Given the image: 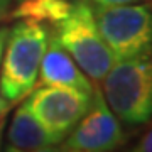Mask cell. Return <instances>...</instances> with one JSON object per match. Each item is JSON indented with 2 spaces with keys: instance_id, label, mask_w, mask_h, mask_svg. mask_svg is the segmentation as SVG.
I'll list each match as a JSON object with an SVG mask.
<instances>
[{
  "instance_id": "1",
  "label": "cell",
  "mask_w": 152,
  "mask_h": 152,
  "mask_svg": "<svg viewBox=\"0 0 152 152\" xmlns=\"http://www.w3.org/2000/svg\"><path fill=\"white\" fill-rule=\"evenodd\" d=\"M48 42V29L39 22L20 20L9 31L0 61V96L10 107L36 88Z\"/></svg>"
},
{
  "instance_id": "2",
  "label": "cell",
  "mask_w": 152,
  "mask_h": 152,
  "mask_svg": "<svg viewBox=\"0 0 152 152\" xmlns=\"http://www.w3.org/2000/svg\"><path fill=\"white\" fill-rule=\"evenodd\" d=\"M53 37L93 81H103L115 63L113 54L100 36L90 0H73L69 14L54 24Z\"/></svg>"
},
{
  "instance_id": "3",
  "label": "cell",
  "mask_w": 152,
  "mask_h": 152,
  "mask_svg": "<svg viewBox=\"0 0 152 152\" xmlns=\"http://www.w3.org/2000/svg\"><path fill=\"white\" fill-rule=\"evenodd\" d=\"M103 95L117 118L142 125L152 113V66L149 56L115 61L103 78Z\"/></svg>"
},
{
  "instance_id": "4",
  "label": "cell",
  "mask_w": 152,
  "mask_h": 152,
  "mask_svg": "<svg viewBox=\"0 0 152 152\" xmlns=\"http://www.w3.org/2000/svg\"><path fill=\"white\" fill-rule=\"evenodd\" d=\"M93 17L98 32L115 61L149 56L152 42V15L149 5H93Z\"/></svg>"
},
{
  "instance_id": "5",
  "label": "cell",
  "mask_w": 152,
  "mask_h": 152,
  "mask_svg": "<svg viewBox=\"0 0 152 152\" xmlns=\"http://www.w3.org/2000/svg\"><path fill=\"white\" fill-rule=\"evenodd\" d=\"M90 102L91 95L86 93L59 86H39L29 93L26 105L41 125L61 144L86 113Z\"/></svg>"
},
{
  "instance_id": "6",
  "label": "cell",
  "mask_w": 152,
  "mask_h": 152,
  "mask_svg": "<svg viewBox=\"0 0 152 152\" xmlns=\"http://www.w3.org/2000/svg\"><path fill=\"white\" fill-rule=\"evenodd\" d=\"M125 140L124 129L108 108L102 90L95 86L86 113L68 134L63 149L81 152H112Z\"/></svg>"
},
{
  "instance_id": "7",
  "label": "cell",
  "mask_w": 152,
  "mask_h": 152,
  "mask_svg": "<svg viewBox=\"0 0 152 152\" xmlns=\"http://www.w3.org/2000/svg\"><path fill=\"white\" fill-rule=\"evenodd\" d=\"M39 86H59L91 95L95 86L73 58L49 34V42L39 66Z\"/></svg>"
},
{
  "instance_id": "8",
  "label": "cell",
  "mask_w": 152,
  "mask_h": 152,
  "mask_svg": "<svg viewBox=\"0 0 152 152\" xmlns=\"http://www.w3.org/2000/svg\"><path fill=\"white\" fill-rule=\"evenodd\" d=\"M7 140H9L7 145L17 151H36L51 145H59V142L31 113L26 102L14 112L10 127L7 132Z\"/></svg>"
},
{
  "instance_id": "9",
  "label": "cell",
  "mask_w": 152,
  "mask_h": 152,
  "mask_svg": "<svg viewBox=\"0 0 152 152\" xmlns=\"http://www.w3.org/2000/svg\"><path fill=\"white\" fill-rule=\"evenodd\" d=\"M69 0H19V5L12 10V17L39 24H58L69 14Z\"/></svg>"
},
{
  "instance_id": "10",
  "label": "cell",
  "mask_w": 152,
  "mask_h": 152,
  "mask_svg": "<svg viewBox=\"0 0 152 152\" xmlns=\"http://www.w3.org/2000/svg\"><path fill=\"white\" fill-rule=\"evenodd\" d=\"M142 0H93L95 7H112V5H127V4H137Z\"/></svg>"
},
{
  "instance_id": "11",
  "label": "cell",
  "mask_w": 152,
  "mask_h": 152,
  "mask_svg": "<svg viewBox=\"0 0 152 152\" xmlns=\"http://www.w3.org/2000/svg\"><path fill=\"white\" fill-rule=\"evenodd\" d=\"M134 152H151V130H147L145 135L139 140V144L135 145Z\"/></svg>"
},
{
  "instance_id": "12",
  "label": "cell",
  "mask_w": 152,
  "mask_h": 152,
  "mask_svg": "<svg viewBox=\"0 0 152 152\" xmlns=\"http://www.w3.org/2000/svg\"><path fill=\"white\" fill-rule=\"evenodd\" d=\"M4 152H61V147L59 145H51V147H44V149H36V151H17L14 147L7 145Z\"/></svg>"
},
{
  "instance_id": "13",
  "label": "cell",
  "mask_w": 152,
  "mask_h": 152,
  "mask_svg": "<svg viewBox=\"0 0 152 152\" xmlns=\"http://www.w3.org/2000/svg\"><path fill=\"white\" fill-rule=\"evenodd\" d=\"M9 36V29L0 27V61H2V54H4V48H5V41Z\"/></svg>"
},
{
  "instance_id": "14",
  "label": "cell",
  "mask_w": 152,
  "mask_h": 152,
  "mask_svg": "<svg viewBox=\"0 0 152 152\" xmlns=\"http://www.w3.org/2000/svg\"><path fill=\"white\" fill-rule=\"evenodd\" d=\"M10 4H12V0H0V20L7 15V12L10 9Z\"/></svg>"
},
{
  "instance_id": "15",
  "label": "cell",
  "mask_w": 152,
  "mask_h": 152,
  "mask_svg": "<svg viewBox=\"0 0 152 152\" xmlns=\"http://www.w3.org/2000/svg\"><path fill=\"white\" fill-rule=\"evenodd\" d=\"M9 108H10V105H9L5 100H4V98L0 96V120L5 117V113L9 112Z\"/></svg>"
},
{
  "instance_id": "16",
  "label": "cell",
  "mask_w": 152,
  "mask_h": 152,
  "mask_svg": "<svg viewBox=\"0 0 152 152\" xmlns=\"http://www.w3.org/2000/svg\"><path fill=\"white\" fill-rule=\"evenodd\" d=\"M2 127H4V118L0 120V144H2Z\"/></svg>"
},
{
  "instance_id": "17",
  "label": "cell",
  "mask_w": 152,
  "mask_h": 152,
  "mask_svg": "<svg viewBox=\"0 0 152 152\" xmlns=\"http://www.w3.org/2000/svg\"><path fill=\"white\" fill-rule=\"evenodd\" d=\"M61 152H81V151H68V149H63L61 147Z\"/></svg>"
}]
</instances>
